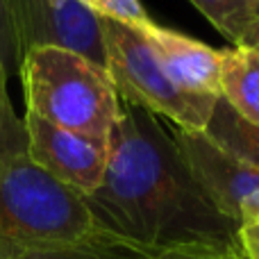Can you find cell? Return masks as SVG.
I'll use <instances>...</instances> for the list:
<instances>
[{
  "mask_svg": "<svg viewBox=\"0 0 259 259\" xmlns=\"http://www.w3.org/2000/svg\"><path fill=\"white\" fill-rule=\"evenodd\" d=\"M7 73L0 66V168L27 157V132L23 118L16 116L7 94Z\"/></svg>",
  "mask_w": 259,
  "mask_h": 259,
  "instance_id": "obj_13",
  "label": "cell"
},
{
  "mask_svg": "<svg viewBox=\"0 0 259 259\" xmlns=\"http://www.w3.org/2000/svg\"><path fill=\"white\" fill-rule=\"evenodd\" d=\"M105 71L125 105L164 116L184 132H205L221 98H202L178 89L161 68L146 32L100 18Z\"/></svg>",
  "mask_w": 259,
  "mask_h": 259,
  "instance_id": "obj_4",
  "label": "cell"
},
{
  "mask_svg": "<svg viewBox=\"0 0 259 259\" xmlns=\"http://www.w3.org/2000/svg\"><path fill=\"white\" fill-rule=\"evenodd\" d=\"M239 246L246 259H259V207L246 214L239 223Z\"/></svg>",
  "mask_w": 259,
  "mask_h": 259,
  "instance_id": "obj_17",
  "label": "cell"
},
{
  "mask_svg": "<svg viewBox=\"0 0 259 259\" xmlns=\"http://www.w3.org/2000/svg\"><path fill=\"white\" fill-rule=\"evenodd\" d=\"M225 39L241 46L243 34L259 18V0H189Z\"/></svg>",
  "mask_w": 259,
  "mask_h": 259,
  "instance_id": "obj_11",
  "label": "cell"
},
{
  "mask_svg": "<svg viewBox=\"0 0 259 259\" xmlns=\"http://www.w3.org/2000/svg\"><path fill=\"white\" fill-rule=\"evenodd\" d=\"M77 3L84 5L98 18L125 23V25L139 27V30H146L155 23L141 5V0H77Z\"/></svg>",
  "mask_w": 259,
  "mask_h": 259,
  "instance_id": "obj_14",
  "label": "cell"
},
{
  "mask_svg": "<svg viewBox=\"0 0 259 259\" xmlns=\"http://www.w3.org/2000/svg\"><path fill=\"white\" fill-rule=\"evenodd\" d=\"M152 259H246L241 248H187V250H168Z\"/></svg>",
  "mask_w": 259,
  "mask_h": 259,
  "instance_id": "obj_16",
  "label": "cell"
},
{
  "mask_svg": "<svg viewBox=\"0 0 259 259\" xmlns=\"http://www.w3.org/2000/svg\"><path fill=\"white\" fill-rule=\"evenodd\" d=\"M221 98L248 125L259 127V50L248 46L223 50Z\"/></svg>",
  "mask_w": 259,
  "mask_h": 259,
  "instance_id": "obj_9",
  "label": "cell"
},
{
  "mask_svg": "<svg viewBox=\"0 0 259 259\" xmlns=\"http://www.w3.org/2000/svg\"><path fill=\"white\" fill-rule=\"evenodd\" d=\"M116 239L96 225L84 196L30 157L0 168V250H48Z\"/></svg>",
  "mask_w": 259,
  "mask_h": 259,
  "instance_id": "obj_2",
  "label": "cell"
},
{
  "mask_svg": "<svg viewBox=\"0 0 259 259\" xmlns=\"http://www.w3.org/2000/svg\"><path fill=\"white\" fill-rule=\"evenodd\" d=\"M27 157L62 184L91 196L103 182L109 157V141L75 134L25 112Z\"/></svg>",
  "mask_w": 259,
  "mask_h": 259,
  "instance_id": "obj_6",
  "label": "cell"
},
{
  "mask_svg": "<svg viewBox=\"0 0 259 259\" xmlns=\"http://www.w3.org/2000/svg\"><path fill=\"white\" fill-rule=\"evenodd\" d=\"M0 259H152V255L121 239H105L89 246L48 248V250H0Z\"/></svg>",
  "mask_w": 259,
  "mask_h": 259,
  "instance_id": "obj_12",
  "label": "cell"
},
{
  "mask_svg": "<svg viewBox=\"0 0 259 259\" xmlns=\"http://www.w3.org/2000/svg\"><path fill=\"white\" fill-rule=\"evenodd\" d=\"M178 143L189 168L221 211L241 223L246 214L259 207V168L230 155L205 132H184L175 127Z\"/></svg>",
  "mask_w": 259,
  "mask_h": 259,
  "instance_id": "obj_7",
  "label": "cell"
},
{
  "mask_svg": "<svg viewBox=\"0 0 259 259\" xmlns=\"http://www.w3.org/2000/svg\"><path fill=\"white\" fill-rule=\"evenodd\" d=\"M103 232L161 255L187 248H241L239 223L214 205L155 114L123 103L109 134L103 182L84 196Z\"/></svg>",
  "mask_w": 259,
  "mask_h": 259,
  "instance_id": "obj_1",
  "label": "cell"
},
{
  "mask_svg": "<svg viewBox=\"0 0 259 259\" xmlns=\"http://www.w3.org/2000/svg\"><path fill=\"white\" fill-rule=\"evenodd\" d=\"M161 68L178 89L202 98H221V71H223V50L202 44L178 30L152 23L146 27Z\"/></svg>",
  "mask_w": 259,
  "mask_h": 259,
  "instance_id": "obj_8",
  "label": "cell"
},
{
  "mask_svg": "<svg viewBox=\"0 0 259 259\" xmlns=\"http://www.w3.org/2000/svg\"><path fill=\"white\" fill-rule=\"evenodd\" d=\"M205 134L237 159L259 168V127L248 125L243 118H239L223 98L216 105Z\"/></svg>",
  "mask_w": 259,
  "mask_h": 259,
  "instance_id": "obj_10",
  "label": "cell"
},
{
  "mask_svg": "<svg viewBox=\"0 0 259 259\" xmlns=\"http://www.w3.org/2000/svg\"><path fill=\"white\" fill-rule=\"evenodd\" d=\"M241 46H248V48H255V50H259V18H257V21H252V23H250V27H248L246 34H243Z\"/></svg>",
  "mask_w": 259,
  "mask_h": 259,
  "instance_id": "obj_18",
  "label": "cell"
},
{
  "mask_svg": "<svg viewBox=\"0 0 259 259\" xmlns=\"http://www.w3.org/2000/svg\"><path fill=\"white\" fill-rule=\"evenodd\" d=\"M0 66L5 68L7 77L18 75L21 68V53L9 18V0H0Z\"/></svg>",
  "mask_w": 259,
  "mask_h": 259,
  "instance_id": "obj_15",
  "label": "cell"
},
{
  "mask_svg": "<svg viewBox=\"0 0 259 259\" xmlns=\"http://www.w3.org/2000/svg\"><path fill=\"white\" fill-rule=\"evenodd\" d=\"M21 59L34 48H64L105 66L103 25L77 0H9Z\"/></svg>",
  "mask_w": 259,
  "mask_h": 259,
  "instance_id": "obj_5",
  "label": "cell"
},
{
  "mask_svg": "<svg viewBox=\"0 0 259 259\" xmlns=\"http://www.w3.org/2000/svg\"><path fill=\"white\" fill-rule=\"evenodd\" d=\"M18 77L27 112L82 137L109 141L123 100L105 66L48 46L23 55Z\"/></svg>",
  "mask_w": 259,
  "mask_h": 259,
  "instance_id": "obj_3",
  "label": "cell"
}]
</instances>
